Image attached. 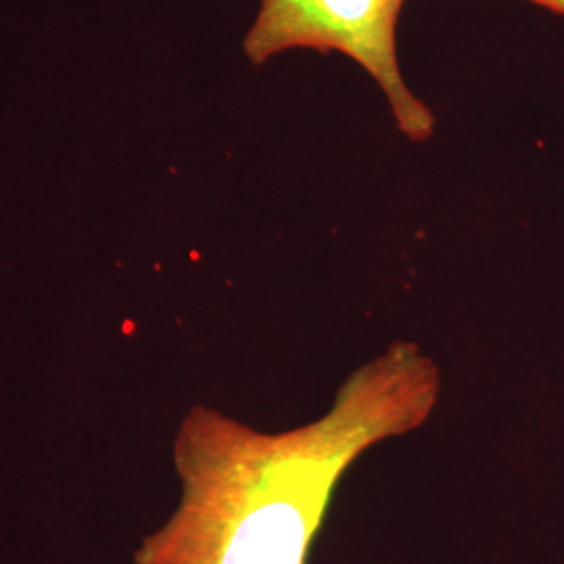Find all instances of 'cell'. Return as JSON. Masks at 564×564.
<instances>
[{
    "label": "cell",
    "instance_id": "obj_2",
    "mask_svg": "<svg viewBox=\"0 0 564 564\" xmlns=\"http://www.w3.org/2000/svg\"><path fill=\"white\" fill-rule=\"evenodd\" d=\"M405 0H262L245 53L256 65L291 48L339 51L362 65L383 90L398 128L426 141L435 118L403 80L398 20Z\"/></svg>",
    "mask_w": 564,
    "mask_h": 564
},
{
    "label": "cell",
    "instance_id": "obj_1",
    "mask_svg": "<svg viewBox=\"0 0 564 564\" xmlns=\"http://www.w3.org/2000/svg\"><path fill=\"white\" fill-rule=\"evenodd\" d=\"M440 395L435 360L395 341L345 379L324 416L293 431L262 433L195 405L174 442L181 505L134 564H307L347 470L421 429Z\"/></svg>",
    "mask_w": 564,
    "mask_h": 564
},
{
    "label": "cell",
    "instance_id": "obj_3",
    "mask_svg": "<svg viewBox=\"0 0 564 564\" xmlns=\"http://www.w3.org/2000/svg\"><path fill=\"white\" fill-rule=\"evenodd\" d=\"M531 2H535V4H542V7H545V9H550V11H556V13L564 15V0H531Z\"/></svg>",
    "mask_w": 564,
    "mask_h": 564
}]
</instances>
